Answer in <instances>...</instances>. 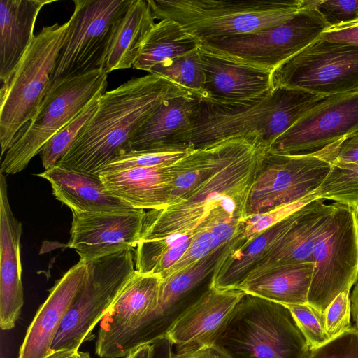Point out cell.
Instances as JSON below:
<instances>
[{"label":"cell","mask_w":358,"mask_h":358,"mask_svg":"<svg viewBox=\"0 0 358 358\" xmlns=\"http://www.w3.org/2000/svg\"><path fill=\"white\" fill-rule=\"evenodd\" d=\"M72 214L68 246L89 262L136 247L145 211Z\"/></svg>","instance_id":"obj_15"},{"label":"cell","mask_w":358,"mask_h":358,"mask_svg":"<svg viewBox=\"0 0 358 358\" xmlns=\"http://www.w3.org/2000/svg\"><path fill=\"white\" fill-rule=\"evenodd\" d=\"M97 176L109 191L135 209L158 210L171 203L173 164L105 171Z\"/></svg>","instance_id":"obj_23"},{"label":"cell","mask_w":358,"mask_h":358,"mask_svg":"<svg viewBox=\"0 0 358 358\" xmlns=\"http://www.w3.org/2000/svg\"><path fill=\"white\" fill-rule=\"evenodd\" d=\"M314 264H285L269 268L237 286L246 294L285 306L306 304Z\"/></svg>","instance_id":"obj_27"},{"label":"cell","mask_w":358,"mask_h":358,"mask_svg":"<svg viewBox=\"0 0 358 358\" xmlns=\"http://www.w3.org/2000/svg\"><path fill=\"white\" fill-rule=\"evenodd\" d=\"M182 95L192 94L153 73L132 78L105 92L95 113L57 164L97 176L112 160L131 150V138L162 103Z\"/></svg>","instance_id":"obj_1"},{"label":"cell","mask_w":358,"mask_h":358,"mask_svg":"<svg viewBox=\"0 0 358 358\" xmlns=\"http://www.w3.org/2000/svg\"><path fill=\"white\" fill-rule=\"evenodd\" d=\"M333 209L334 203L325 204L324 201L320 199H315L301 207L291 227L253 267L246 278L276 266L314 264V248Z\"/></svg>","instance_id":"obj_20"},{"label":"cell","mask_w":358,"mask_h":358,"mask_svg":"<svg viewBox=\"0 0 358 358\" xmlns=\"http://www.w3.org/2000/svg\"><path fill=\"white\" fill-rule=\"evenodd\" d=\"M87 263L86 279L62 322L51 352L78 350L136 271L130 249Z\"/></svg>","instance_id":"obj_11"},{"label":"cell","mask_w":358,"mask_h":358,"mask_svg":"<svg viewBox=\"0 0 358 358\" xmlns=\"http://www.w3.org/2000/svg\"><path fill=\"white\" fill-rule=\"evenodd\" d=\"M22 223L9 204L6 176L0 174V327L15 326L24 304L20 258Z\"/></svg>","instance_id":"obj_18"},{"label":"cell","mask_w":358,"mask_h":358,"mask_svg":"<svg viewBox=\"0 0 358 358\" xmlns=\"http://www.w3.org/2000/svg\"><path fill=\"white\" fill-rule=\"evenodd\" d=\"M149 73L171 80L201 101L203 97L205 78L199 48L155 66Z\"/></svg>","instance_id":"obj_30"},{"label":"cell","mask_w":358,"mask_h":358,"mask_svg":"<svg viewBox=\"0 0 358 358\" xmlns=\"http://www.w3.org/2000/svg\"><path fill=\"white\" fill-rule=\"evenodd\" d=\"M308 358H358V328L350 327L319 348Z\"/></svg>","instance_id":"obj_35"},{"label":"cell","mask_w":358,"mask_h":358,"mask_svg":"<svg viewBox=\"0 0 358 358\" xmlns=\"http://www.w3.org/2000/svg\"><path fill=\"white\" fill-rule=\"evenodd\" d=\"M329 27L358 21V0H314Z\"/></svg>","instance_id":"obj_37"},{"label":"cell","mask_w":358,"mask_h":358,"mask_svg":"<svg viewBox=\"0 0 358 358\" xmlns=\"http://www.w3.org/2000/svg\"><path fill=\"white\" fill-rule=\"evenodd\" d=\"M201 44L178 23L161 20L148 34L133 68L149 73L159 64L197 50Z\"/></svg>","instance_id":"obj_29"},{"label":"cell","mask_w":358,"mask_h":358,"mask_svg":"<svg viewBox=\"0 0 358 358\" xmlns=\"http://www.w3.org/2000/svg\"><path fill=\"white\" fill-rule=\"evenodd\" d=\"M343 140L310 153L278 154L268 150L248 196L247 217L310 196L333 167Z\"/></svg>","instance_id":"obj_8"},{"label":"cell","mask_w":358,"mask_h":358,"mask_svg":"<svg viewBox=\"0 0 358 358\" xmlns=\"http://www.w3.org/2000/svg\"><path fill=\"white\" fill-rule=\"evenodd\" d=\"M358 130V93L331 96L308 111L278 137L269 151L305 154L320 150Z\"/></svg>","instance_id":"obj_14"},{"label":"cell","mask_w":358,"mask_h":358,"mask_svg":"<svg viewBox=\"0 0 358 358\" xmlns=\"http://www.w3.org/2000/svg\"><path fill=\"white\" fill-rule=\"evenodd\" d=\"M150 345H145L132 351L124 358H149Z\"/></svg>","instance_id":"obj_46"},{"label":"cell","mask_w":358,"mask_h":358,"mask_svg":"<svg viewBox=\"0 0 358 358\" xmlns=\"http://www.w3.org/2000/svg\"><path fill=\"white\" fill-rule=\"evenodd\" d=\"M192 147L130 150L108 163L101 172L120 171L134 167L170 166L185 157Z\"/></svg>","instance_id":"obj_33"},{"label":"cell","mask_w":358,"mask_h":358,"mask_svg":"<svg viewBox=\"0 0 358 358\" xmlns=\"http://www.w3.org/2000/svg\"><path fill=\"white\" fill-rule=\"evenodd\" d=\"M200 103L192 95L162 103L131 138V150L192 147V130Z\"/></svg>","instance_id":"obj_21"},{"label":"cell","mask_w":358,"mask_h":358,"mask_svg":"<svg viewBox=\"0 0 358 358\" xmlns=\"http://www.w3.org/2000/svg\"><path fill=\"white\" fill-rule=\"evenodd\" d=\"M132 0H74L66 40L50 84L57 80L103 69L115 27Z\"/></svg>","instance_id":"obj_12"},{"label":"cell","mask_w":358,"mask_h":358,"mask_svg":"<svg viewBox=\"0 0 358 358\" xmlns=\"http://www.w3.org/2000/svg\"><path fill=\"white\" fill-rule=\"evenodd\" d=\"M162 278L136 270L99 323L95 348L129 329L156 307Z\"/></svg>","instance_id":"obj_24"},{"label":"cell","mask_w":358,"mask_h":358,"mask_svg":"<svg viewBox=\"0 0 358 358\" xmlns=\"http://www.w3.org/2000/svg\"><path fill=\"white\" fill-rule=\"evenodd\" d=\"M155 19L178 23L201 43L279 25L308 0H148Z\"/></svg>","instance_id":"obj_4"},{"label":"cell","mask_w":358,"mask_h":358,"mask_svg":"<svg viewBox=\"0 0 358 358\" xmlns=\"http://www.w3.org/2000/svg\"><path fill=\"white\" fill-rule=\"evenodd\" d=\"M214 250H215L213 248V237L210 229L196 231L182 257L161 278L167 277L188 267Z\"/></svg>","instance_id":"obj_38"},{"label":"cell","mask_w":358,"mask_h":358,"mask_svg":"<svg viewBox=\"0 0 358 358\" xmlns=\"http://www.w3.org/2000/svg\"><path fill=\"white\" fill-rule=\"evenodd\" d=\"M268 150L259 133L248 134L228 162L178 203L145 212L140 241L193 234L220 222L244 220L252 186Z\"/></svg>","instance_id":"obj_2"},{"label":"cell","mask_w":358,"mask_h":358,"mask_svg":"<svg viewBox=\"0 0 358 358\" xmlns=\"http://www.w3.org/2000/svg\"><path fill=\"white\" fill-rule=\"evenodd\" d=\"M349 290L340 293L323 313L325 330L331 339L343 334L350 327L351 301Z\"/></svg>","instance_id":"obj_36"},{"label":"cell","mask_w":358,"mask_h":358,"mask_svg":"<svg viewBox=\"0 0 358 358\" xmlns=\"http://www.w3.org/2000/svg\"><path fill=\"white\" fill-rule=\"evenodd\" d=\"M52 0L0 1V79L8 83L31 44L38 15Z\"/></svg>","instance_id":"obj_25"},{"label":"cell","mask_w":358,"mask_h":358,"mask_svg":"<svg viewBox=\"0 0 358 358\" xmlns=\"http://www.w3.org/2000/svg\"><path fill=\"white\" fill-rule=\"evenodd\" d=\"M329 28L314 0H308L305 8L282 24L201 43L231 59L273 72L319 39Z\"/></svg>","instance_id":"obj_10"},{"label":"cell","mask_w":358,"mask_h":358,"mask_svg":"<svg viewBox=\"0 0 358 358\" xmlns=\"http://www.w3.org/2000/svg\"><path fill=\"white\" fill-rule=\"evenodd\" d=\"M358 162V130L344 138L334 165L341 166Z\"/></svg>","instance_id":"obj_41"},{"label":"cell","mask_w":358,"mask_h":358,"mask_svg":"<svg viewBox=\"0 0 358 358\" xmlns=\"http://www.w3.org/2000/svg\"><path fill=\"white\" fill-rule=\"evenodd\" d=\"M320 38L329 42L358 46V21L329 27Z\"/></svg>","instance_id":"obj_40"},{"label":"cell","mask_w":358,"mask_h":358,"mask_svg":"<svg viewBox=\"0 0 358 358\" xmlns=\"http://www.w3.org/2000/svg\"><path fill=\"white\" fill-rule=\"evenodd\" d=\"M99 98L92 101L76 118L44 145L40 151V155L45 170L55 166L69 151L83 127L95 113Z\"/></svg>","instance_id":"obj_32"},{"label":"cell","mask_w":358,"mask_h":358,"mask_svg":"<svg viewBox=\"0 0 358 358\" xmlns=\"http://www.w3.org/2000/svg\"><path fill=\"white\" fill-rule=\"evenodd\" d=\"M327 98L277 87L263 97L240 104L216 105L201 101L190 145L201 148L257 132L270 148L308 111Z\"/></svg>","instance_id":"obj_3"},{"label":"cell","mask_w":358,"mask_h":358,"mask_svg":"<svg viewBox=\"0 0 358 358\" xmlns=\"http://www.w3.org/2000/svg\"><path fill=\"white\" fill-rule=\"evenodd\" d=\"M245 294L235 289L210 287L167 333L176 354L214 344L236 306Z\"/></svg>","instance_id":"obj_17"},{"label":"cell","mask_w":358,"mask_h":358,"mask_svg":"<svg viewBox=\"0 0 358 358\" xmlns=\"http://www.w3.org/2000/svg\"><path fill=\"white\" fill-rule=\"evenodd\" d=\"M79 350H59L52 351L45 358H78Z\"/></svg>","instance_id":"obj_44"},{"label":"cell","mask_w":358,"mask_h":358,"mask_svg":"<svg viewBox=\"0 0 358 358\" xmlns=\"http://www.w3.org/2000/svg\"><path fill=\"white\" fill-rule=\"evenodd\" d=\"M78 358H92L88 352H78Z\"/></svg>","instance_id":"obj_47"},{"label":"cell","mask_w":358,"mask_h":358,"mask_svg":"<svg viewBox=\"0 0 358 358\" xmlns=\"http://www.w3.org/2000/svg\"><path fill=\"white\" fill-rule=\"evenodd\" d=\"M313 195L324 201L331 200L358 208V162L333 165Z\"/></svg>","instance_id":"obj_31"},{"label":"cell","mask_w":358,"mask_h":358,"mask_svg":"<svg viewBox=\"0 0 358 358\" xmlns=\"http://www.w3.org/2000/svg\"><path fill=\"white\" fill-rule=\"evenodd\" d=\"M193 234H187L181 241L166 249L150 274H157L162 277L182 257L192 241Z\"/></svg>","instance_id":"obj_39"},{"label":"cell","mask_w":358,"mask_h":358,"mask_svg":"<svg viewBox=\"0 0 358 358\" xmlns=\"http://www.w3.org/2000/svg\"><path fill=\"white\" fill-rule=\"evenodd\" d=\"M350 301L351 312L353 316V319L356 323V326L358 328V282L353 289Z\"/></svg>","instance_id":"obj_45"},{"label":"cell","mask_w":358,"mask_h":358,"mask_svg":"<svg viewBox=\"0 0 358 358\" xmlns=\"http://www.w3.org/2000/svg\"><path fill=\"white\" fill-rule=\"evenodd\" d=\"M199 52L205 78L202 102L240 104L273 90L272 71L235 61L202 43Z\"/></svg>","instance_id":"obj_16"},{"label":"cell","mask_w":358,"mask_h":358,"mask_svg":"<svg viewBox=\"0 0 358 358\" xmlns=\"http://www.w3.org/2000/svg\"><path fill=\"white\" fill-rule=\"evenodd\" d=\"M272 83L324 97L358 93V46L320 38L276 68Z\"/></svg>","instance_id":"obj_13"},{"label":"cell","mask_w":358,"mask_h":358,"mask_svg":"<svg viewBox=\"0 0 358 358\" xmlns=\"http://www.w3.org/2000/svg\"><path fill=\"white\" fill-rule=\"evenodd\" d=\"M87 273V263L80 259L50 290L27 329L18 358H45Z\"/></svg>","instance_id":"obj_19"},{"label":"cell","mask_w":358,"mask_h":358,"mask_svg":"<svg viewBox=\"0 0 358 358\" xmlns=\"http://www.w3.org/2000/svg\"><path fill=\"white\" fill-rule=\"evenodd\" d=\"M172 358H234L216 344L201 347L195 350L182 354L173 353Z\"/></svg>","instance_id":"obj_42"},{"label":"cell","mask_w":358,"mask_h":358,"mask_svg":"<svg viewBox=\"0 0 358 358\" xmlns=\"http://www.w3.org/2000/svg\"><path fill=\"white\" fill-rule=\"evenodd\" d=\"M107 75L100 69L51 83L36 114L5 153L1 173L23 171L50 138L105 92Z\"/></svg>","instance_id":"obj_6"},{"label":"cell","mask_w":358,"mask_h":358,"mask_svg":"<svg viewBox=\"0 0 358 358\" xmlns=\"http://www.w3.org/2000/svg\"><path fill=\"white\" fill-rule=\"evenodd\" d=\"M51 185L54 196L76 213H122L138 209L109 191L99 176L56 164L37 174Z\"/></svg>","instance_id":"obj_22"},{"label":"cell","mask_w":358,"mask_h":358,"mask_svg":"<svg viewBox=\"0 0 358 358\" xmlns=\"http://www.w3.org/2000/svg\"><path fill=\"white\" fill-rule=\"evenodd\" d=\"M155 24L148 0H132L113 32L103 70L108 74L133 67Z\"/></svg>","instance_id":"obj_28"},{"label":"cell","mask_w":358,"mask_h":358,"mask_svg":"<svg viewBox=\"0 0 358 358\" xmlns=\"http://www.w3.org/2000/svg\"><path fill=\"white\" fill-rule=\"evenodd\" d=\"M215 344L234 358H308L310 351L286 306L246 294Z\"/></svg>","instance_id":"obj_5"},{"label":"cell","mask_w":358,"mask_h":358,"mask_svg":"<svg viewBox=\"0 0 358 358\" xmlns=\"http://www.w3.org/2000/svg\"><path fill=\"white\" fill-rule=\"evenodd\" d=\"M150 345L149 358H172L173 345L168 336L155 341Z\"/></svg>","instance_id":"obj_43"},{"label":"cell","mask_w":358,"mask_h":358,"mask_svg":"<svg viewBox=\"0 0 358 358\" xmlns=\"http://www.w3.org/2000/svg\"><path fill=\"white\" fill-rule=\"evenodd\" d=\"M299 210L241 246L234 247L236 236L231 248L217 264L211 275L210 287L219 289L236 288L291 227Z\"/></svg>","instance_id":"obj_26"},{"label":"cell","mask_w":358,"mask_h":358,"mask_svg":"<svg viewBox=\"0 0 358 358\" xmlns=\"http://www.w3.org/2000/svg\"><path fill=\"white\" fill-rule=\"evenodd\" d=\"M314 271L308 304L323 314L358 280V208L334 203L313 252Z\"/></svg>","instance_id":"obj_9"},{"label":"cell","mask_w":358,"mask_h":358,"mask_svg":"<svg viewBox=\"0 0 358 358\" xmlns=\"http://www.w3.org/2000/svg\"><path fill=\"white\" fill-rule=\"evenodd\" d=\"M286 306L303 334L310 350L320 347L331 339L325 330L323 314L308 303Z\"/></svg>","instance_id":"obj_34"},{"label":"cell","mask_w":358,"mask_h":358,"mask_svg":"<svg viewBox=\"0 0 358 358\" xmlns=\"http://www.w3.org/2000/svg\"><path fill=\"white\" fill-rule=\"evenodd\" d=\"M69 20L43 27L0 92L1 157L15 136L36 114L50 85L56 61L66 40Z\"/></svg>","instance_id":"obj_7"}]
</instances>
